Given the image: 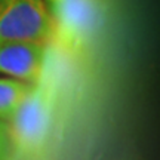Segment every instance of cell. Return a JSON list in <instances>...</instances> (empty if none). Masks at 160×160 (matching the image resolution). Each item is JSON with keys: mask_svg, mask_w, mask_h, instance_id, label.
I'll return each instance as SVG.
<instances>
[{"mask_svg": "<svg viewBox=\"0 0 160 160\" xmlns=\"http://www.w3.org/2000/svg\"><path fill=\"white\" fill-rule=\"evenodd\" d=\"M59 2H62V0H45V3H46V5L49 3V6H51V5H55V3H59Z\"/></svg>", "mask_w": 160, "mask_h": 160, "instance_id": "52a82bcc", "label": "cell"}, {"mask_svg": "<svg viewBox=\"0 0 160 160\" xmlns=\"http://www.w3.org/2000/svg\"><path fill=\"white\" fill-rule=\"evenodd\" d=\"M61 91V80L45 68L42 79L33 85L17 113L8 122L15 153L33 157L43 151L55 128Z\"/></svg>", "mask_w": 160, "mask_h": 160, "instance_id": "6da1fadb", "label": "cell"}, {"mask_svg": "<svg viewBox=\"0 0 160 160\" xmlns=\"http://www.w3.org/2000/svg\"><path fill=\"white\" fill-rule=\"evenodd\" d=\"M46 45L34 42H0V74L36 85L45 73Z\"/></svg>", "mask_w": 160, "mask_h": 160, "instance_id": "277c9868", "label": "cell"}, {"mask_svg": "<svg viewBox=\"0 0 160 160\" xmlns=\"http://www.w3.org/2000/svg\"><path fill=\"white\" fill-rule=\"evenodd\" d=\"M33 85L0 77V119L9 122L30 93Z\"/></svg>", "mask_w": 160, "mask_h": 160, "instance_id": "5b68a950", "label": "cell"}, {"mask_svg": "<svg viewBox=\"0 0 160 160\" xmlns=\"http://www.w3.org/2000/svg\"><path fill=\"white\" fill-rule=\"evenodd\" d=\"M52 40V19L45 0H0V42Z\"/></svg>", "mask_w": 160, "mask_h": 160, "instance_id": "3957f363", "label": "cell"}, {"mask_svg": "<svg viewBox=\"0 0 160 160\" xmlns=\"http://www.w3.org/2000/svg\"><path fill=\"white\" fill-rule=\"evenodd\" d=\"M48 8L52 19L51 42L68 53L85 51L105 19L104 0H62Z\"/></svg>", "mask_w": 160, "mask_h": 160, "instance_id": "7a4b0ae2", "label": "cell"}, {"mask_svg": "<svg viewBox=\"0 0 160 160\" xmlns=\"http://www.w3.org/2000/svg\"><path fill=\"white\" fill-rule=\"evenodd\" d=\"M15 154L9 123L0 119V160H12Z\"/></svg>", "mask_w": 160, "mask_h": 160, "instance_id": "8992f818", "label": "cell"}]
</instances>
